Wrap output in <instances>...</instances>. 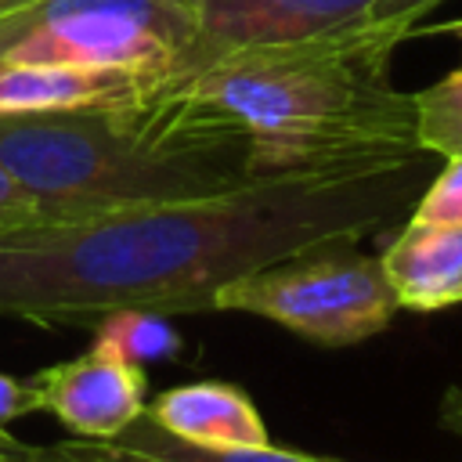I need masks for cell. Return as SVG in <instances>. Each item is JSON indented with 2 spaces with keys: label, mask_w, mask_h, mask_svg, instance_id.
<instances>
[{
  "label": "cell",
  "mask_w": 462,
  "mask_h": 462,
  "mask_svg": "<svg viewBox=\"0 0 462 462\" xmlns=\"http://www.w3.org/2000/svg\"><path fill=\"white\" fill-rule=\"evenodd\" d=\"M419 162L253 177L242 188L0 235V318L97 325L137 307L217 310V292L278 260L354 245L415 195Z\"/></svg>",
  "instance_id": "cell-1"
},
{
  "label": "cell",
  "mask_w": 462,
  "mask_h": 462,
  "mask_svg": "<svg viewBox=\"0 0 462 462\" xmlns=\"http://www.w3.org/2000/svg\"><path fill=\"white\" fill-rule=\"evenodd\" d=\"M397 43L357 22L339 32L227 51L170 76L249 137V173L404 166L422 159L415 94L390 79Z\"/></svg>",
  "instance_id": "cell-2"
},
{
  "label": "cell",
  "mask_w": 462,
  "mask_h": 462,
  "mask_svg": "<svg viewBox=\"0 0 462 462\" xmlns=\"http://www.w3.org/2000/svg\"><path fill=\"white\" fill-rule=\"evenodd\" d=\"M0 162L43 224L206 199L253 180L245 130L180 79L126 105L0 116Z\"/></svg>",
  "instance_id": "cell-3"
},
{
  "label": "cell",
  "mask_w": 462,
  "mask_h": 462,
  "mask_svg": "<svg viewBox=\"0 0 462 462\" xmlns=\"http://www.w3.org/2000/svg\"><path fill=\"white\" fill-rule=\"evenodd\" d=\"M195 47V0H36L0 22V58L177 76Z\"/></svg>",
  "instance_id": "cell-4"
},
{
  "label": "cell",
  "mask_w": 462,
  "mask_h": 462,
  "mask_svg": "<svg viewBox=\"0 0 462 462\" xmlns=\"http://www.w3.org/2000/svg\"><path fill=\"white\" fill-rule=\"evenodd\" d=\"M217 310L256 314L318 346H354L393 321L397 296L375 256L336 245L227 282L217 292Z\"/></svg>",
  "instance_id": "cell-5"
},
{
  "label": "cell",
  "mask_w": 462,
  "mask_h": 462,
  "mask_svg": "<svg viewBox=\"0 0 462 462\" xmlns=\"http://www.w3.org/2000/svg\"><path fill=\"white\" fill-rule=\"evenodd\" d=\"M36 408L51 411L79 440H116L144 404V368L94 336L90 350L51 365L32 379Z\"/></svg>",
  "instance_id": "cell-6"
},
{
  "label": "cell",
  "mask_w": 462,
  "mask_h": 462,
  "mask_svg": "<svg viewBox=\"0 0 462 462\" xmlns=\"http://www.w3.org/2000/svg\"><path fill=\"white\" fill-rule=\"evenodd\" d=\"M375 4L379 0H195V47L180 72L238 47L292 43L350 29L365 22Z\"/></svg>",
  "instance_id": "cell-7"
},
{
  "label": "cell",
  "mask_w": 462,
  "mask_h": 462,
  "mask_svg": "<svg viewBox=\"0 0 462 462\" xmlns=\"http://www.w3.org/2000/svg\"><path fill=\"white\" fill-rule=\"evenodd\" d=\"M155 87L159 83L130 76V72H101V69L0 58V116L126 105Z\"/></svg>",
  "instance_id": "cell-8"
},
{
  "label": "cell",
  "mask_w": 462,
  "mask_h": 462,
  "mask_svg": "<svg viewBox=\"0 0 462 462\" xmlns=\"http://www.w3.org/2000/svg\"><path fill=\"white\" fill-rule=\"evenodd\" d=\"M144 411L166 433L202 448H245L271 440L253 397L224 379H199L162 390Z\"/></svg>",
  "instance_id": "cell-9"
},
{
  "label": "cell",
  "mask_w": 462,
  "mask_h": 462,
  "mask_svg": "<svg viewBox=\"0 0 462 462\" xmlns=\"http://www.w3.org/2000/svg\"><path fill=\"white\" fill-rule=\"evenodd\" d=\"M379 263L397 307L444 310L462 303V227L408 220Z\"/></svg>",
  "instance_id": "cell-10"
},
{
  "label": "cell",
  "mask_w": 462,
  "mask_h": 462,
  "mask_svg": "<svg viewBox=\"0 0 462 462\" xmlns=\"http://www.w3.org/2000/svg\"><path fill=\"white\" fill-rule=\"evenodd\" d=\"M108 444L144 455V458H155V462H339V458H321V455H307V451H292V448H274L271 440L245 444V448H202V444L166 433L159 422H152L148 411H141Z\"/></svg>",
  "instance_id": "cell-11"
},
{
  "label": "cell",
  "mask_w": 462,
  "mask_h": 462,
  "mask_svg": "<svg viewBox=\"0 0 462 462\" xmlns=\"http://www.w3.org/2000/svg\"><path fill=\"white\" fill-rule=\"evenodd\" d=\"M94 336L108 339L123 357H130L141 368L148 361H166L180 350V332L173 328V321L166 314L137 310V307H123V310L105 314L94 325Z\"/></svg>",
  "instance_id": "cell-12"
},
{
  "label": "cell",
  "mask_w": 462,
  "mask_h": 462,
  "mask_svg": "<svg viewBox=\"0 0 462 462\" xmlns=\"http://www.w3.org/2000/svg\"><path fill=\"white\" fill-rule=\"evenodd\" d=\"M415 130L426 155L462 152V65L426 90H415Z\"/></svg>",
  "instance_id": "cell-13"
},
{
  "label": "cell",
  "mask_w": 462,
  "mask_h": 462,
  "mask_svg": "<svg viewBox=\"0 0 462 462\" xmlns=\"http://www.w3.org/2000/svg\"><path fill=\"white\" fill-rule=\"evenodd\" d=\"M408 220L462 227V152L458 155H444V170L419 195V202H415Z\"/></svg>",
  "instance_id": "cell-14"
},
{
  "label": "cell",
  "mask_w": 462,
  "mask_h": 462,
  "mask_svg": "<svg viewBox=\"0 0 462 462\" xmlns=\"http://www.w3.org/2000/svg\"><path fill=\"white\" fill-rule=\"evenodd\" d=\"M29 462H155V458L101 444V440L72 437V440H58V444H32L29 448Z\"/></svg>",
  "instance_id": "cell-15"
},
{
  "label": "cell",
  "mask_w": 462,
  "mask_h": 462,
  "mask_svg": "<svg viewBox=\"0 0 462 462\" xmlns=\"http://www.w3.org/2000/svg\"><path fill=\"white\" fill-rule=\"evenodd\" d=\"M437 4H440V0H379V4L368 11L365 25H372V29L383 32V36H390L393 43H401L404 36H411V29L419 25V18L430 14Z\"/></svg>",
  "instance_id": "cell-16"
},
{
  "label": "cell",
  "mask_w": 462,
  "mask_h": 462,
  "mask_svg": "<svg viewBox=\"0 0 462 462\" xmlns=\"http://www.w3.org/2000/svg\"><path fill=\"white\" fill-rule=\"evenodd\" d=\"M32 224H43V213L36 206V199L22 188V180L0 162V235L7 231H22V227H32Z\"/></svg>",
  "instance_id": "cell-17"
},
{
  "label": "cell",
  "mask_w": 462,
  "mask_h": 462,
  "mask_svg": "<svg viewBox=\"0 0 462 462\" xmlns=\"http://www.w3.org/2000/svg\"><path fill=\"white\" fill-rule=\"evenodd\" d=\"M29 411H40V408H36L32 383H22V379L0 372V426L22 419V415H29Z\"/></svg>",
  "instance_id": "cell-18"
},
{
  "label": "cell",
  "mask_w": 462,
  "mask_h": 462,
  "mask_svg": "<svg viewBox=\"0 0 462 462\" xmlns=\"http://www.w3.org/2000/svg\"><path fill=\"white\" fill-rule=\"evenodd\" d=\"M437 419H440V426H444L451 437L462 440V383H455V386H448V390L440 393Z\"/></svg>",
  "instance_id": "cell-19"
},
{
  "label": "cell",
  "mask_w": 462,
  "mask_h": 462,
  "mask_svg": "<svg viewBox=\"0 0 462 462\" xmlns=\"http://www.w3.org/2000/svg\"><path fill=\"white\" fill-rule=\"evenodd\" d=\"M29 448L32 444H22L7 426H0V462H29Z\"/></svg>",
  "instance_id": "cell-20"
},
{
  "label": "cell",
  "mask_w": 462,
  "mask_h": 462,
  "mask_svg": "<svg viewBox=\"0 0 462 462\" xmlns=\"http://www.w3.org/2000/svg\"><path fill=\"white\" fill-rule=\"evenodd\" d=\"M29 4H36V0H0V22L11 18V14H18V11L29 7Z\"/></svg>",
  "instance_id": "cell-21"
},
{
  "label": "cell",
  "mask_w": 462,
  "mask_h": 462,
  "mask_svg": "<svg viewBox=\"0 0 462 462\" xmlns=\"http://www.w3.org/2000/svg\"><path fill=\"white\" fill-rule=\"evenodd\" d=\"M444 32H455V36H462V18L458 22H448V25H440Z\"/></svg>",
  "instance_id": "cell-22"
}]
</instances>
